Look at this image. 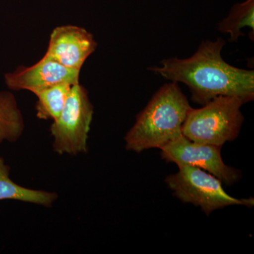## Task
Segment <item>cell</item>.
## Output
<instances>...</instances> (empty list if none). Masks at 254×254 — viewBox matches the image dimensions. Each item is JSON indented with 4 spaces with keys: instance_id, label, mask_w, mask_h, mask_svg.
Returning <instances> with one entry per match:
<instances>
[{
    "instance_id": "1",
    "label": "cell",
    "mask_w": 254,
    "mask_h": 254,
    "mask_svg": "<svg viewBox=\"0 0 254 254\" xmlns=\"http://www.w3.org/2000/svg\"><path fill=\"white\" fill-rule=\"evenodd\" d=\"M225 41H203L187 59L170 58L150 71L169 81L185 83L193 103L203 105L218 96H237L245 103L254 98V71L232 66L222 58Z\"/></svg>"
},
{
    "instance_id": "2",
    "label": "cell",
    "mask_w": 254,
    "mask_h": 254,
    "mask_svg": "<svg viewBox=\"0 0 254 254\" xmlns=\"http://www.w3.org/2000/svg\"><path fill=\"white\" fill-rule=\"evenodd\" d=\"M190 109L177 82L163 85L137 115L136 123L127 132L126 149L137 153L151 148L160 149L181 134L182 125Z\"/></svg>"
},
{
    "instance_id": "3",
    "label": "cell",
    "mask_w": 254,
    "mask_h": 254,
    "mask_svg": "<svg viewBox=\"0 0 254 254\" xmlns=\"http://www.w3.org/2000/svg\"><path fill=\"white\" fill-rule=\"evenodd\" d=\"M245 104L237 96H218L191 109L187 114L182 127V133L195 143L222 147L226 142L235 141L243 124L241 112Z\"/></svg>"
},
{
    "instance_id": "4",
    "label": "cell",
    "mask_w": 254,
    "mask_h": 254,
    "mask_svg": "<svg viewBox=\"0 0 254 254\" xmlns=\"http://www.w3.org/2000/svg\"><path fill=\"white\" fill-rule=\"evenodd\" d=\"M177 166L179 171L165 179L167 185L177 198L200 207L205 215L230 205L254 206V198L240 199L229 195L222 187V182L212 174L190 165Z\"/></svg>"
},
{
    "instance_id": "5",
    "label": "cell",
    "mask_w": 254,
    "mask_h": 254,
    "mask_svg": "<svg viewBox=\"0 0 254 254\" xmlns=\"http://www.w3.org/2000/svg\"><path fill=\"white\" fill-rule=\"evenodd\" d=\"M93 117L88 91L80 83L73 85L63 111L50 127L55 153L73 156L86 153Z\"/></svg>"
},
{
    "instance_id": "6",
    "label": "cell",
    "mask_w": 254,
    "mask_h": 254,
    "mask_svg": "<svg viewBox=\"0 0 254 254\" xmlns=\"http://www.w3.org/2000/svg\"><path fill=\"white\" fill-rule=\"evenodd\" d=\"M221 148L190 141L182 133L160 149L162 158L168 163L196 167L212 174L223 183L232 185L240 179V173L224 163Z\"/></svg>"
},
{
    "instance_id": "7",
    "label": "cell",
    "mask_w": 254,
    "mask_h": 254,
    "mask_svg": "<svg viewBox=\"0 0 254 254\" xmlns=\"http://www.w3.org/2000/svg\"><path fill=\"white\" fill-rule=\"evenodd\" d=\"M80 72L79 70L66 67L44 55L31 66H19L13 72L6 73L4 81L13 91L26 90L33 93L61 83H79Z\"/></svg>"
},
{
    "instance_id": "8",
    "label": "cell",
    "mask_w": 254,
    "mask_h": 254,
    "mask_svg": "<svg viewBox=\"0 0 254 254\" xmlns=\"http://www.w3.org/2000/svg\"><path fill=\"white\" fill-rule=\"evenodd\" d=\"M97 46L94 37L85 28L64 25L53 29L45 56L66 67L81 71Z\"/></svg>"
},
{
    "instance_id": "9",
    "label": "cell",
    "mask_w": 254,
    "mask_h": 254,
    "mask_svg": "<svg viewBox=\"0 0 254 254\" xmlns=\"http://www.w3.org/2000/svg\"><path fill=\"white\" fill-rule=\"evenodd\" d=\"M10 167L0 156V200H14L44 207H51L58 199L54 192L31 190L20 186L11 180Z\"/></svg>"
},
{
    "instance_id": "10",
    "label": "cell",
    "mask_w": 254,
    "mask_h": 254,
    "mask_svg": "<svg viewBox=\"0 0 254 254\" xmlns=\"http://www.w3.org/2000/svg\"><path fill=\"white\" fill-rule=\"evenodd\" d=\"M25 129L24 119L14 95L0 91V144L16 142Z\"/></svg>"
},
{
    "instance_id": "11",
    "label": "cell",
    "mask_w": 254,
    "mask_h": 254,
    "mask_svg": "<svg viewBox=\"0 0 254 254\" xmlns=\"http://www.w3.org/2000/svg\"><path fill=\"white\" fill-rule=\"evenodd\" d=\"M72 86L70 83H61L33 91V94L38 98L36 104L37 118L53 121L58 119L66 104Z\"/></svg>"
},
{
    "instance_id": "12",
    "label": "cell",
    "mask_w": 254,
    "mask_h": 254,
    "mask_svg": "<svg viewBox=\"0 0 254 254\" xmlns=\"http://www.w3.org/2000/svg\"><path fill=\"white\" fill-rule=\"evenodd\" d=\"M249 27L254 31V0H245L232 6L228 15L220 21L218 31L230 35V41L236 42L245 36L242 28Z\"/></svg>"
}]
</instances>
